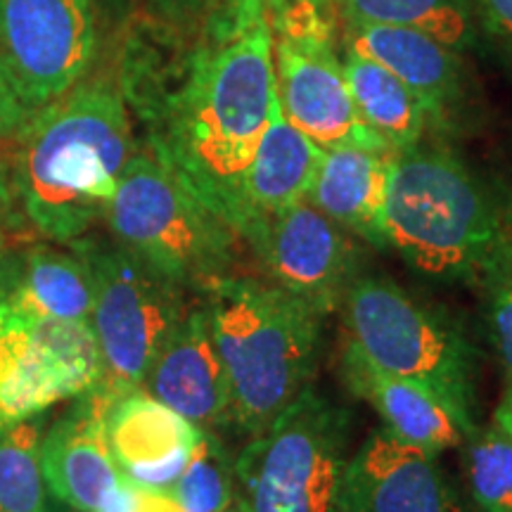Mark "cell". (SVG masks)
<instances>
[{
  "label": "cell",
  "mask_w": 512,
  "mask_h": 512,
  "mask_svg": "<svg viewBox=\"0 0 512 512\" xmlns=\"http://www.w3.org/2000/svg\"><path fill=\"white\" fill-rule=\"evenodd\" d=\"M190 55L174 91L140 105L152 155L235 230L240 188L264 136L275 86L273 34L254 24Z\"/></svg>",
  "instance_id": "1"
},
{
  "label": "cell",
  "mask_w": 512,
  "mask_h": 512,
  "mask_svg": "<svg viewBox=\"0 0 512 512\" xmlns=\"http://www.w3.org/2000/svg\"><path fill=\"white\" fill-rule=\"evenodd\" d=\"M19 140L12 183L43 238L72 245L105 219L121 171L136 155L119 81L86 76L34 114Z\"/></svg>",
  "instance_id": "2"
},
{
  "label": "cell",
  "mask_w": 512,
  "mask_h": 512,
  "mask_svg": "<svg viewBox=\"0 0 512 512\" xmlns=\"http://www.w3.org/2000/svg\"><path fill=\"white\" fill-rule=\"evenodd\" d=\"M384 233L418 273L475 285L512 238V204L451 147L420 140L394 155Z\"/></svg>",
  "instance_id": "3"
},
{
  "label": "cell",
  "mask_w": 512,
  "mask_h": 512,
  "mask_svg": "<svg viewBox=\"0 0 512 512\" xmlns=\"http://www.w3.org/2000/svg\"><path fill=\"white\" fill-rule=\"evenodd\" d=\"M202 297L230 382L233 420L254 437L311 384L323 316L283 287L249 275L216 280Z\"/></svg>",
  "instance_id": "4"
},
{
  "label": "cell",
  "mask_w": 512,
  "mask_h": 512,
  "mask_svg": "<svg viewBox=\"0 0 512 512\" xmlns=\"http://www.w3.org/2000/svg\"><path fill=\"white\" fill-rule=\"evenodd\" d=\"M344 342L377 368L432 389L465 434L479 430V358L472 342L439 311L384 275L361 273L342 306Z\"/></svg>",
  "instance_id": "5"
},
{
  "label": "cell",
  "mask_w": 512,
  "mask_h": 512,
  "mask_svg": "<svg viewBox=\"0 0 512 512\" xmlns=\"http://www.w3.org/2000/svg\"><path fill=\"white\" fill-rule=\"evenodd\" d=\"M105 221L117 245L183 292L233 275L242 238L155 155L128 159Z\"/></svg>",
  "instance_id": "6"
},
{
  "label": "cell",
  "mask_w": 512,
  "mask_h": 512,
  "mask_svg": "<svg viewBox=\"0 0 512 512\" xmlns=\"http://www.w3.org/2000/svg\"><path fill=\"white\" fill-rule=\"evenodd\" d=\"M349 413L313 384L235 458L249 512H342Z\"/></svg>",
  "instance_id": "7"
},
{
  "label": "cell",
  "mask_w": 512,
  "mask_h": 512,
  "mask_svg": "<svg viewBox=\"0 0 512 512\" xmlns=\"http://www.w3.org/2000/svg\"><path fill=\"white\" fill-rule=\"evenodd\" d=\"M72 247L91 273V328L105 370L100 384L114 394L143 387L157 354L188 311L185 292L117 242L79 238Z\"/></svg>",
  "instance_id": "8"
},
{
  "label": "cell",
  "mask_w": 512,
  "mask_h": 512,
  "mask_svg": "<svg viewBox=\"0 0 512 512\" xmlns=\"http://www.w3.org/2000/svg\"><path fill=\"white\" fill-rule=\"evenodd\" d=\"M332 31L335 22L313 0L292 5L271 27L285 117L323 150L349 145L394 152L358 112Z\"/></svg>",
  "instance_id": "9"
},
{
  "label": "cell",
  "mask_w": 512,
  "mask_h": 512,
  "mask_svg": "<svg viewBox=\"0 0 512 512\" xmlns=\"http://www.w3.org/2000/svg\"><path fill=\"white\" fill-rule=\"evenodd\" d=\"M102 375L91 325L31 316L0 304V427L88 394Z\"/></svg>",
  "instance_id": "10"
},
{
  "label": "cell",
  "mask_w": 512,
  "mask_h": 512,
  "mask_svg": "<svg viewBox=\"0 0 512 512\" xmlns=\"http://www.w3.org/2000/svg\"><path fill=\"white\" fill-rule=\"evenodd\" d=\"M95 48V0H0V67L34 112L86 79Z\"/></svg>",
  "instance_id": "11"
},
{
  "label": "cell",
  "mask_w": 512,
  "mask_h": 512,
  "mask_svg": "<svg viewBox=\"0 0 512 512\" xmlns=\"http://www.w3.org/2000/svg\"><path fill=\"white\" fill-rule=\"evenodd\" d=\"M271 283L309 304L320 316L339 311L363 273V249L309 200L271 216L245 240Z\"/></svg>",
  "instance_id": "12"
},
{
  "label": "cell",
  "mask_w": 512,
  "mask_h": 512,
  "mask_svg": "<svg viewBox=\"0 0 512 512\" xmlns=\"http://www.w3.org/2000/svg\"><path fill=\"white\" fill-rule=\"evenodd\" d=\"M342 512H467L437 453L403 441L387 427L370 432L347 460Z\"/></svg>",
  "instance_id": "13"
},
{
  "label": "cell",
  "mask_w": 512,
  "mask_h": 512,
  "mask_svg": "<svg viewBox=\"0 0 512 512\" xmlns=\"http://www.w3.org/2000/svg\"><path fill=\"white\" fill-rule=\"evenodd\" d=\"M114 396L102 384L76 396L74 406L41 441L43 479L50 494L79 512L98 510L124 477L105 434V415Z\"/></svg>",
  "instance_id": "14"
},
{
  "label": "cell",
  "mask_w": 512,
  "mask_h": 512,
  "mask_svg": "<svg viewBox=\"0 0 512 512\" xmlns=\"http://www.w3.org/2000/svg\"><path fill=\"white\" fill-rule=\"evenodd\" d=\"M344 48L370 57L406 83L422 102L430 128L456 124L467 105V74L460 53L437 38L389 24H347Z\"/></svg>",
  "instance_id": "15"
},
{
  "label": "cell",
  "mask_w": 512,
  "mask_h": 512,
  "mask_svg": "<svg viewBox=\"0 0 512 512\" xmlns=\"http://www.w3.org/2000/svg\"><path fill=\"white\" fill-rule=\"evenodd\" d=\"M105 434L124 477L147 489L169 491L183 475L202 427L138 387L114 396Z\"/></svg>",
  "instance_id": "16"
},
{
  "label": "cell",
  "mask_w": 512,
  "mask_h": 512,
  "mask_svg": "<svg viewBox=\"0 0 512 512\" xmlns=\"http://www.w3.org/2000/svg\"><path fill=\"white\" fill-rule=\"evenodd\" d=\"M143 389L202 430L233 420L230 382L202 304L185 311L152 363Z\"/></svg>",
  "instance_id": "17"
},
{
  "label": "cell",
  "mask_w": 512,
  "mask_h": 512,
  "mask_svg": "<svg viewBox=\"0 0 512 512\" xmlns=\"http://www.w3.org/2000/svg\"><path fill=\"white\" fill-rule=\"evenodd\" d=\"M323 147L290 124L275 93L271 119L240 188L235 233L247 240L266 219L309 197Z\"/></svg>",
  "instance_id": "18"
},
{
  "label": "cell",
  "mask_w": 512,
  "mask_h": 512,
  "mask_svg": "<svg viewBox=\"0 0 512 512\" xmlns=\"http://www.w3.org/2000/svg\"><path fill=\"white\" fill-rule=\"evenodd\" d=\"M342 375L358 399L375 408L384 427L403 441L444 453L465 444V434L432 389L373 366L349 342L342 344Z\"/></svg>",
  "instance_id": "19"
},
{
  "label": "cell",
  "mask_w": 512,
  "mask_h": 512,
  "mask_svg": "<svg viewBox=\"0 0 512 512\" xmlns=\"http://www.w3.org/2000/svg\"><path fill=\"white\" fill-rule=\"evenodd\" d=\"M396 152L366 147L323 150L309 200L328 219L377 249L389 247L384 233L389 176Z\"/></svg>",
  "instance_id": "20"
},
{
  "label": "cell",
  "mask_w": 512,
  "mask_h": 512,
  "mask_svg": "<svg viewBox=\"0 0 512 512\" xmlns=\"http://www.w3.org/2000/svg\"><path fill=\"white\" fill-rule=\"evenodd\" d=\"M0 304L31 316L91 325L93 283L86 261L48 245L10 254L0 275Z\"/></svg>",
  "instance_id": "21"
},
{
  "label": "cell",
  "mask_w": 512,
  "mask_h": 512,
  "mask_svg": "<svg viewBox=\"0 0 512 512\" xmlns=\"http://www.w3.org/2000/svg\"><path fill=\"white\" fill-rule=\"evenodd\" d=\"M342 64L358 112L394 152L408 150L425 138L430 117L406 83L354 50L344 48Z\"/></svg>",
  "instance_id": "22"
},
{
  "label": "cell",
  "mask_w": 512,
  "mask_h": 512,
  "mask_svg": "<svg viewBox=\"0 0 512 512\" xmlns=\"http://www.w3.org/2000/svg\"><path fill=\"white\" fill-rule=\"evenodd\" d=\"M339 19L347 24H389L437 38L456 53L479 48L482 17L475 0H342Z\"/></svg>",
  "instance_id": "23"
},
{
  "label": "cell",
  "mask_w": 512,
  "mask_h": 512,
  "mask_svg": "<svg viewBox=\"0 0 512 512\" xmlns=\"http://www.w3.org/2000/svg\"><path fill=\"white\" fill-rule=\"evenodd\" d=\"M41 441V415L0 427V512H50Z\"/></svg>",
  "instance_id": "24"
},
{
  "label": "cell",
  "mask_w": 512,
  "mask_h": 512,
  "mask_svg": "<svg viewBox=\"0 0 512 512\" xmlns=\"http://www.w3.org/2000/svg\"><path fill=\"white\" fill-rule=\"evenodd\" d=\"M171 494L185 512H226L238 498L235 460L211 430H202Z\"/></svg>",
  "instance_id": "25"
},
{
  "label": "cell",
  "mask_w": 512,
  "mask_h": 512,
  "mask_svg": "<svg viewBox=\"0 0 512 512\" xmlns=\"http://www.w3.org/2000/svg\"><path fill=\"white\" fill-rule=\"evenodd\" d=\"M467 482L482 512H512V439L496 418L467 439Z\"/></svg>",
  "instance_id": "26"
},
{
  "label": "cell",
  "mask_w": 512,
  "mask_h": 512,
  "mask_svg": "<svg viewBox=\"0 0 512 512\" xmlns=\"http://www.w3.org/2000/svg\"><path fill=\"white\" fill-rule=\"evenodd\" d=\"M475 287L482 292L486 332L512 380V238L491 254Z\"/></svg>",
  "instance_id": "27"
},
{
  "label": "cell",
  "mask_w": 512,
  "mask_h": 512,
  "mask_svg": "<svg viewBox=\"0 0 512 512\" xmlns=\"http://www.w3.org/2000/svg\"><path fill=\"white\" fill-rule=\"evenodd\" d=\"M297 3H302V0H219L214 38L240 34V31L254 27V24H268V29H271Z\"/></svg>",
  "instance_id": "28"
},
{
  "label": "cell",
  "mask_w": 512,
  "mask_h": 512,
  "mask_svg": "<svg viewBox=\"0 0 512 512\" xmlns=\"http://www.w3.org/2000/svg\"><path fill=\"white\" fill-rule=\"evenodd\" d=\"M34 114L27 102L19 98L5 69L0 67V140H17Z\"/></svg>",
  "instance_id": "29"
},
{
  "label": "cell",
  "mask_w": 512,
  "mask_h": 512,
  "mask_svg": "<svg viewBox=\"0 0 512 512\" xmlns=\"http://www.w3.org/2000/svg\"><path fill=\"white\" fill-rule=\"evenodd\" d=\"M484 29L512 55V0H475Z\"/></svg>",
  "instance_id": "30"
},
{
  "label": "cell",
  "mask_w": 512,
  "mask_h": 512,
  "mask_svg": "<svg viewBox=\"0 0 512 512\" xmlns=\"http://www.w3.org/2000/svg\"><path fill=\"white\" fill-rule=\"evenodd\" d=\"M150 5L169 22L192 24L211 8V0H150Z\"/></svg>",
  "instance_id": "31"
},
{
  "label": "cell",
  "mask_w": 512,
  "mask_h": 512,
  "mask_svg": "<svg viewBox=\"0 0 512 512\" xmlns=\"http://www.w3.org/2000/svg\"><path fill=\"white\" fill-rule=\"evenodd\" d=\"M136 512H185L171 491L136 484Z\"/></svg>",
  "instance_id": "32"
},
{
  "label": "cell",
  "mask_w": 512,
  "mask_h": 512,
  "mask_svg": "<svg viewBox=\"0 0 512 512\" xmlns=\"http://www.w3.org/2000/svg\"><path fill=\"white\" fill-rule=\"evenodd\" d=\"M95 512H136V484L128 477H121L117 489L105 498Z\"/></svg>",
  "instance_id": "33"
},
{
  "label": "cell",
  "mask_w": 512,
  "mask_h": 512,
  "mask_svg": "<svg viewBox=\"0 0 512 512\" xmlns=\"http://www.w3.org/2000/svg\"><path fill=\"white\" fill-rule=\"evenodd\" d=\"M15 183H12V169L5 159H0V221L8 223L15 216Z\"/></svg>",
  "instance_id": "34"
},
{
  "label": "cell",
  "mask_w": 512,
  "mask_h": 512,
  "mask_svg": "<svg viewBox=\"0 0 512 512\" xmlns=\"http://www.w3.org/2000/svg\"><path fill=\"white\" fill-rule=\"evenodd\" d=\"M494 418L501 422V425L508 430L510 439H512V380H508V387H505V394H503V401L498 403Z\"/></svg>",
  "instance_id": "35"
},
{
  "label": "cell",
  "mask_w": 512,
  "mask_h": 512,
  "mask_svg": "<svg viewBox=\"0 0 512 512\" xmlns=\"http://www.w3.org/2000/svg\"><path fill=\"white\" fill-rule=\"evenodd\" d=\"M12 249L8 245V233H5V223L0 221V275H3V268L8 264Z\"/></svg>",
  "instance_id": "36"
},
{
  "label": "cell",
  "mask_w": 512,
  "mask_h": 512,
  "mask_svg": "<svg viewBox=\"0 0 512 512\" xmlns=\"http://www.w3.org/2000/svg\"><path fill=\"white\" fill-rule=\"evenodd\" d=\"M339 3H342V0H316L318 8L323 10L335 24L339 22Z\"/></svg>",
  "instance_id": "37"
},
{
  "label": "cell",
  "mask_w": 512,
  "mask_h": 512,
  "mask_svg": "<svg viewBox=\"0 0 512 512\" xmlns=\"http://www.w3.org/2000/svg\"><path fill=\"white\" fill-rule=\"evenodd\" d=\"M226 512H249V508H247V503L242 501V498L238 496V498H235V503L230 505V508H228Z\"/></svg>",
  "instance_id": "38"
}]
</instances>
